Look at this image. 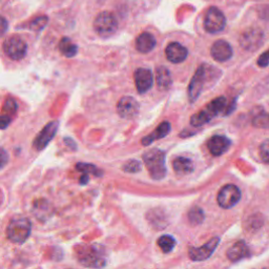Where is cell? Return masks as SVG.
Returning a JSON list of instances; mask_svg holds the SVG:
<instances>
[{
	"label": "cell",
	"mask_w": 269,
	"mask_h": 269,
	"mask_svg": "<svg viewBox=\"0 0 269 269\" xmlns=\"http://www.w3.org/2000/svg\"><path fill=\"white\" fill-rule=\"evenodd\" d=\"M143 162L153 180H162L166 176L165 152L161 149L153 148L143 155Z\"/></svg>",
	"instance_id": "6da1fadb"
},
{
	"label": "cell",
	"mask_w": 269,
	"mask_h": 269,
	"mask_svg": "<svg viewBox=\"0 0 269 269\" xmlns=\"http://www.w3.org/2000/svg\"><path fill=\"white\" fill-rule=\"evenodd\" d=\"M227 109V100L225 97H218L214 99L210 103H208L201 111L195 114L190 118V125L195 127H200L211 119L215 118L218 115Z\"/></svg>",
	"instance_id": "7a4b0ae2"
},
{
	"label": "cell",
	"mask_w": 269,
	"mask_h": 269,
	"mask_svg": "<svg viewBox=\"0 0 269 269\" xmlns=\"http://www.w3.org/2000/svg\"><path fill=\"white\" fill-rule=\"evenodd\" d=\"M32 225L29 219L24 217H17L11 220L7 228L8 239L16 244L25 243L30 234H31Z\"/></svg>",
	"instance_id": "3957f363"
},
{
	"label": "cell",
	"mask_w": 269,
	"mask_h": 269,
	"mask_svg": "<svg viewBox=\"0 0 269 269\" xmlns=\"http://www.w3.org/2000/svg\"><path fill=\"white\" fill-rule=\"evenodd\" d=\"M213 70V66H209L207 64H202L201 66H199L194 77L191 78L188 86V99L190 103L195 102L199 98L207 80V77L210 75V72Z\"/></svg>",
	"instance_id": "277c9868"
},
{
	"label": "cell",
	"mask_w": 269,
	"mask_h": 269,
	"mask_svg": "<svg viewBox=\"0 0 269 269\" xmlns=\"http://www.w3.org/2000/svg\"><path fill=\"white\" fill-rule=\"evenodd\" d=\"M94 29L100 37L107 38L118 30V21L114 14L109 12H101L95 19Z\"/></svg>",
	"instance_id": "5b68a950"
},
{
	"label": "cell",
	"mask_w": 269,
	"mask_h": 269,
	"mask_svg": "<svg viewBox=\"0 0 269 269\" xmlns=\"http://www.w3.org/2000/svg\"><path fill=\"white\" fill-rule=\"evenodd\" d=\"M226 26V18L218 8H210L204 18V29L210 34H217L224 30Z\"/></svg>",
	"instance_id": "8992f818"
},
{
	"label": "cell",
	"mask_w": 269,
	"mask_h": 269,
	"mask_svg": "<svg viewBox=\"0 0 269 269\" xmlns=\"http://www.w3.org/2000/svg\"><path fill=\"white\" fill-rule=\"evenodd\" d=\"M4 51L13 60H21L28 51L26 41L19 36H11L4 42Z\"/></svg>",
	"instance_id": "52a82bcc"
},
{
	"label": "cell",
	"mask_w": 269,
	"mask_h": 269,
	"mask_svg": "<svg viewBox=\"0 0 269 269\" xmlns=\"http://www.w3.org/2000/svg\"><path fill=\"white\" fill-rule=\"evenodd\" d=\"M264 40V33L259 28H252L245 31L240 37V44L247 51L258 50Z\"/></svg>",
	"instance_id": "ba28073f"
},
{
	"label": "cell",
	"mask_w": 269,
	"mask_h": 269,
	"mask_svg": "<svg viewBox=\"0 0 269 269\" xmlns=\"http://www.w3.org/2000/svg\"><path fill=\"white\" fill-rule=\"evenodd\" d=\"M241 199L240 189L233 184L225 185L221 188L218 194V203L223 208H232L234 207Z\"/></svg>",
	"instance_id": "9c48e42d"
},
{
	"label": "cell",
	"mask_w": 269,
	"mask_h": 269,
	"mask_svg": "<svg viewBox=\"0 0 269 269\" xmlns=\"http://www.w3.org/2000/svg\"><path fill=\"white\" fill-rule=\"evenodd\" d=\"M220 242V238L215 237L211 240H209L206 244H204L201 247H191L188 251V256L191 261L195 262H202L207 260L213 253L216 251Z\"/></svg>",
	"instance_id": "30bf717a"
},
{
	"label": "cell",
	"mask_w": 269,
	"mask_h": 269,
	"mask_svg": "<svg viewBox=\"0 0 269 269\" xmlns=\"http://www.w3.org/2000/svg\"><path fill=\"white\" fill-rule=\"evenodd\" d=\"M59 122L58 121H52L48 123L43 129L38 133V136L33 141V146L37 150H41L48 146V144L54 139L55 134L58 130Z\"/></svg>",
	"instance_id": "8fae6325"
},
{
	"label": "cell",
	"mask_w": 269,
	"mask_h": 269,
	"mask_svg": "<svg viewBox=\"0 0 269 269\" xmlns=\"http://www.w3.org/2000/svg\"><path fill=\"white\" fill-rule=\"evenodd\" d=\"M139 108L140 106L138 101L132 97H129V96L122 97L117 104V111L119 116L124 119H131L136 117L139 113Z\"/></svg>",
	"instance_id": "7c38bea8"
},
{
	"label": "cell",
	"mask_w": 269,
	"mask_h": 269,
	"mask_svg": "<svg viewBox=\"0 0 269 269\" xmlns=\"http://www.w3.org/2000/svg\"><path fill=\"white\" fill-rule=\"evenodd\" d=\"M134 82H136L137 91L140 94L148 92L153 83V76L148 69H138L134 72Z\"/></svg>",
	"instance_id": "4fadbf2b"
},
{
	"label": "cell",
	"mask_w": 269,
	"mask_h": 269,
	"mask_svg": "<svg viewBox=\"0 0 269 269\" xmlns=\"http://www.w3.org/2000/svg\"><path fill=\"white\" fill-rule=\"evenodd\" d=\"M230 145H232V141L225 136H221V134H216V136L211 137L207 143L210 153L216 157L222 156L229 149Z\"/></svg>",
	"instance_id": "5bb4252c"
},
{
	"label": "cell",
	"mask_w": 269,
	"mask_h": 269,
	"mask_svg": "<svg viewBox=\"0 0 269 269\" xmlns=\"http://www.w3.org/2000/svg\"><path fill=\"white\" fill-rule=\"evenodd\" d=\"M210 54L213 58L219 62H225L232 58L233 49L225 40H217L211 47Z\"/></svg>",
	"instance_id": "9a60e30c"
},
{
	"label": "cell",
	"mask_w": 269,
	"mask_h": 269,
	"mask_svg": "<svg viewBox=\"0 0 269 269\" xmlns=\"http://www.w3.org/2000/svg\"><path fill=\"white\" fill-rule=\"evenodd\" d=\"M188 51L179 42H171L166 47L165 55L171 63H181L187 58Z\"/></svg>",
	"instance_id": "2e32d148"
},
{
	"label": "cell",
	"mask_w": 269,
	"mask_h": 269,
	"mask_svg": "<svg viewBox=\"0 0 269 269\" xmlns=\"http://www.w3.org/2000/svg\"><path fill=\"white\" fill-rule=\"evenodd\" d=\"M249 248L244 241H239L227 251V258L232 262H238L249 257Z\"/></svg>",
	"instance_id": "e0dca14e"
},
{
	"label": "cell",
	"mask_w": 269,
	"mask_h": 269,
	"mask_svg": "<svg viewBox=\"0 0 269 269\" xmlns=\"http://www.w3.org/2000/svg\"><path fill=\"white\" fill-rule=\"evenodd\" d=\"M81 263L85 266H93V267H100L105 265L104 258L100 254L99 251H97L95 247H91L88 251L83 254V257L81 258Z\"/></svg>",
	"instance_id": "ac0fdd59"
},
{
	"label": "cell",
	"mask_w": 269,
	"mask_h": 269,
	"mask_svg": "<svg viewBox=\"0 0 269 269\" xmlns=\"http://www.w3.org/2000/svg\"><path fill=\"white\" fill-rule=\"evenodd\" d=\"M156 47V39L151 34L145 32L138 36L136 40V49L143 54L151 52Z\"/></svg>",
	"instance_id": "d6986e66"
},
{
	"label": "cell",
	"mask_w": 269,
	"mask_h": 269,
	"mask_svg": "<svg viewBox=\"0 0 269 269\" xmlns=\"http://www.w3.org/2000/svg\"><path fill=\"white\" fill-rule=\"evenodd\" d=\"M169 131H170V124H169V122L164 121L155 130H153L151 133H149L148 136H146V137H144L142 139V144L145 145V146H148L153 141L166 137L167 134L169 133Z\"/></svg>",
	"instance_id": "ffe728a7"
},
{
	"label": "cell",
	"mask_w": 269,
	"mask_h": 269,
	"mask_svg": "<svg viewBox=\"0 0 269 269\" xmlns=\"http://www.w3.org/2000/svg\"><path fill=\"white\" fill-rule=\"evenodd\" d=\"M172 167L178 175H188L194 171V163L185 157H178L172 162Z\"/></svg>",
	"instance_id": "44dd1931"
},
{
	"label": "cell",
	"mask_w": 269,
	"mask_h": 269,
	"mask_svg": "<svg viewBox=\"0 0 269 269\" xmlns=\"http://www.w3.org/2000/svg\"><path fill=\"white\" fill-rule=\"evenodd\" d=\"M156 81L158 84V87L162 91L168 89L171 85V76L170 72L165 66H160L156 71Z\"/></svg>",
	"instance_id": "7402d4cb"
},
{
	"label": "cell",
	"mask_w": 269,
	"mask_h": 269,
	"mask_svg": "<svg viewBox=\"0 0 269 269\" xmlns=\"http://www.w3.org/2000/svg\"><path fill=\"white\" fill-rule=\"evenodd\" d=\"M60 53L68 57V58H72V57L76 56L77 52H78V48L75 43L72 42V40L68 37H63L58 44Z\"/></svg>",
	"instance_id": "603a6c76"
},
{
	"label": "cell",
	"mask_w": 269,
	"mask_h": 269,
	"mask_svg": "<svg viewBox=\"0 0 269 269\" xmlns=\"http://www.w3.org/2000/svg\"><path fill=\"white\" fill-rule=\"evenodd\" d=\"M176 244H177L176 240L168 235H164L160 237L158 240V245L164 254H168L174 251Z\"/></svg>",
	"instance_id": "cb8c5ba5"
},
{
	"label": "cell",
	"mask_w": 269,
	"mask_h": 269,
	"mask_svg": "<svg viewBox=\"0 0 269 269\" xmlns=\"http://www.w3.org/2000/svg\"><path fill=\"white\" fill-rule=\"evenodd\" d=\"M188 219L191 225H199L204 220V213L200 207H193L188 213Z\"/></svg>",
	"instance_id": "d4e9b609"
},
{
	"label": "cell",
	"mask_w": 269,
	"mask_h": 269,
	"mask_svg": "<svg viewBox=\"0 0 269 269\" xmlns=\"http://www.w3.org/2000/svg\"><path fill=\"white\" fill-rule=\"evenodd\" d=\"M76 168L78 169L79 171H82L83 174H91V175H94L96 177H100L102 176V171L95 165H92V164H87V163H78L76 165Z\"/></svg>",
	"instance_id": "484cf974"
},
{
	"label": "cell",
	"mask_w": 269,
	"mask_h": 269,
	"mask_svg": "<svg viewBox=\"0 0 269 269\" xmlns=\"http://www.w3.org/2000/svg\"><path fill=\"white\" fill-rule=\"evenodd\" d=\"M48 21H49V18L47 16H38L29 24L28 28L32 31L39 32L46 28V26L48 25Z\"/></svg>",
	"instance_id": "4316f807"
},
{
	"label": "cell",
	"mask_w": 269,
	"mask_h": 269,
	"mask_svg": "<svg viewBox=\"0 0 269 269\" xmlns=\"http://www.w3.org/2000/svg\"><path fill=\"white\" fill-rule=\"evenodd\" d=\"M253 124L258 128L269 129V114L262 113L253 119Z\"/></svg>",
	"instance_id": "83f0119b"
},
{
	"label": "cell",
	"mask_w": 269,
	"mask_h": 269,
	"mask_svg": "<svg viewBox=\"0 0 269 269\" xmlns=\"http://www.w3.org/2000/svg\"><path fill=\"white\" fill-rule=\"evenodd\" d=\"M17 110V104L13 99H8L4 105V109H3V116L5 117H9L12 118L13 115L16 114Z\"/></svg>",
	"instance_id": "f1b7e54d"
},
{
	"label": "cell",
	"mask_w": 269,
	"mask_h": 269,
	"mask_svg": "<svg viewBox=\"0 0 269 269\" xmlns=\"http://www.w3.org/2000/svg\"><path fill=\"white\" fill-rule=\"evenodd\" d=\"M141 163L138 160H129L123 165V170L126 172H129V174H134V172H138L141 170Z\"/></svg>",
	"instance_id": "f546056e"
},
{
	"label": "cell",
	"mask_w": 269,
	"mask_h": 269,
	"mask_svg": "<svg viewBox=\"0 0 269 269\" xmlns=\"http://www.w3.org/2000/svg\"><path fill=\"white\" fill-rule=\"evenodd\" d=\"M260 157H261V160L266 163V164H269V139L265 140L261 146H260Z\"/></svg>",
	"instance_id": "4dcf8cb0"
},
{
	"label": "cell",
	"mask_w": 269,
	"mask_h": 269,
	"mask_svg": "<svg viewBox=\"0 0 269 269\" xmlns=\"http://www.w3.org/2000/svg\"><path fill=\"white\" fill-rule=\"evenodd\" d=\"M269 64V50L265 53H263L260 57H259V60H258V65L261 68H265Z\"/></svg>",
	"instance_id": "1f68e13d"
},
{
	"label": "cell",
	"mask_w": 269,
	"mask_h": 269,
	"mask_svg": "<svg viewBox=\"0 0 269 269\" xmlns=\"http://www.w3.org/2000/svg\"><path fill=\"white\" fill-rule=\"evenodd\" d=\"M7 159H8V156H7V153H6V150L2 149V167H4L6 165Z\"/></svg>",
	"instance_id": "d6a6232c"
},
{
	"label": "cell",
	"mask_w": 269,
	"mask_h": 269,
	"mask_svg": "<svg viewBox=\"0 0 269 269\" xmlns=\"http://www.w3.org/2000/svg\"><path fill=\"white\" fill-rule=\"evenodd\" d=\"M7 28H8V23H7V20H6V18L3 17V19H2V34H3V35L6 33Z\"/></svg>",
	"instance_id": "836d02e7"
},
{
	"label": "cell",
	"mask_w": 269,
	"mask_h": 269,
	"mask_svg": "<svg viewBox=\"0 0 269 269\" xmlns=\"http://www.w3.org/2000/svg\"><path fill=\"white\" fill-rule=\"evenodd\" d=\"M88 181H89V179H88V175H86V174H84V175H82V177H81V179H80V183L83 185H85V184H87L88 183Z\"/></svg>",
	"instance_id": "e575fe53"
}]
</instances>
